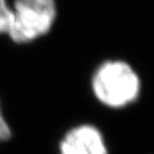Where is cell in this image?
I'll use <instances>...</instances> for the list:
<instances>
[{
    "label": "cell",
    "instance_id": "cell-4",
    "mask_svg": "<svg viewBox=\"0 0 154 154\" xmlns=\"http://www.w3.org/2000/svg\"><path fill=\"white\" fill-rule=\"evenodd\" d=\"M14 13L11 0H0V34H8L13 24Z\"/></svg>",
    "mask_w": 154,
    "mask_h": 154
},
{
    "label": "cell",
    "instance_id": "cell-3",
    "mask_svg": "<svg viewBox=\"0 0 154 154\" xmlns=\"http://www.w3.org/2000/svg\"><path fill=\"white\" fill-rule=\"evenodd\" d=\"M60 149L61 154H107L103 135L90 125L72 128L62 139Z\"/></svg>",
    "mask_w": 154,
    "mask_h": 154
},
{
    "label": "cell",
    "instance_id": "cell-1",
    "mask_svg": "<svg viewBox=\"0 0 154 154\" xmlns=\"http://www.w3.org/2000/svg\"><path fill=\"white\" fill-rule=\"evenodd\" d=\"M93 91L102 104L120 109L132 103L139 95L140 81L137 73L123 61H106L94 73Z\"/></svg>",
    "mask_w": 154,
    "mask_h": 154
},
{
    "label": "cell",
    "instance_id": "cell-2",
    "mask_svg": "<svg viewBox=\"0 0 154 154\" xmlns=\"http://www.w3.org/2000/svg\"><path fill=\"white\" fill-rule=\"evenodd\" d=\"M11 6L14 18L7 35L18 45L48 34L58 14L56 0H11Z\"/></svg>",
    "mask_w": 154,
    "mask_h": 154
},
{
    "label": "cell",
    "instance_id": "cell-5",
    "mask_svg": "<svg viewBox=\"0 0 154 154\" xmlns=\"http://www.w3.org/2000/svg\"><path fill=\"white\" fill-rule=\"evenodd\" d=\"M9 137H11V128L6 122L5 118L1 113V109H0V142L7 140Z\"/></svg>",
    "mask_w": 154,
    "mask_h": 154
}]
</instances>
